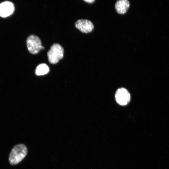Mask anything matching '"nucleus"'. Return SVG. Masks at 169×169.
<instances>
[{
	"instance_id": "f257e3e1",
	"label": "nucleus",
	"mask_w": 169,
	"mask_h": 169,
	"mask_svg": "<svg viewBox=\"0 0 169 169\" xmlns=\"http://www.w3.org/2000/svg\"><path fill=\"white\" fill-rule=\"evenodd\" d=\"M28 152L26 146L22 144L15 146L12 149L9 157L10 164L14 165L19 163L26 156Z\"/></svg>"
},
{
	"instance_id": "f03ea898",
	"label": "nucleus",
	"mask_w": 169,
	"mask_h": 169,
	"mask_svg": "<svg viewBox=\"0 0 169 169\" xmlns=\"http://www.w3.org/2000/svg\"><path fill=\"white\" fill-rule=\"evenodd\" d=\"M64 49L59 44H54L51 47L47 55L49 62L52 64L57 63L64 56Z\"/></svg>"
},
{
	"instance_id": "7ed1b4c3",
	"label": "nucleus",
	"mask_w": 169,
	"mask_h": 169,
	"mask_svg": "<svg viewBox=\"0 0 169 169\" xmlns=\"http://www.w3.org/2000/svg\"><path fill=\"white\" fill-rule=\"evenodd\" d=\"M26 44L28 51L32 54H36L41 49H44L39 38L35 35H31L28 37Z\"/></svg>"
},
{
	"instance_id": "20e7f679",
	"label": "nucleus",
	"mask_w": 169,
	"mask_h": 169,
	"mask_svg": "<svg viewBox=\"0 0 169 169\" xmlns=\"http://www.w3.org/2000/svg\"><path fill=\"white\" fill-rule=\"evenodd\" d=\"M115 97L116 102L121 105H127L131 99L130 93L126 89L123 88H120L117 90Z\"/></svg>"
},
{
	"instance_id": "39448f33",
	"label": "nucleus",
	"mask_w": 169,
	"mask_h": 169,
	"mask_svg": "<svg viewBox=\"0 0 169 169\" xmlns=\"http://www.w3.org/2000/svg\"><path fill=\"white\" fill-rule=\"evenodd\" d=\"M75 27L81 32L85 33L91 32L94 28L92 23L87 19H79L75 23Z\"/></svg>"
},
{
	"instance_id": "423d86ee",
	"label": "nucleus",
	"mask_w": 169,
	"mask_h": 169,
	"mask_svg": "<svg viewBox=\"0 0 169 169\" xmlns=\"http://www.w3.org/2000/svg\"><path fill=\"white\" fill-rule=\"evenodd\" d=\"M14 10L13 4L9 1H5L0 4V16L8 17L12 14Z\"/></svg>"
},
{
	"instance_id": "0eeeda50",
	"label": "nucleus",
	"mask_w": 169,
	"mask_h": 169,
	"mask_svg": "<svg viewBox=\"0 0 169 169\" xmlns=\"http://www.w3.org/2000/svg\"><path fill=\"white\" fill-rule=\"evenodd\" d=\"M130 6L129 2L127 0H119L117 1L115 4L116 12L120 14L125 13Z\"/></svg>"
},
{
	"instance_id": "6e6552de",
	"label": "nucleus",
	"mask_w": 169,
	"mask_h": 169,
	"mask_svg": "<svg viewBox=\"0 0 169 169\" xmlns=\"http://www.w3.org/2000/svg\"><path fill=\"white\" fill-rule=\"evenodd\" d=\"M49 70L48 66L45 64L42 63L37 66L35 69V73L37 75H42L47 74Z\"/></svg>"
},
{
	"instance_id": "1a4fd4ad",
	"label": "nucleus",
	"mask_w": 169,
	"mask_h": 169,
	"mask_svg": "<svg viewBox=\"0 0 169 169\" xmlns=\"http://www.w3.org/2000/svg\"><path fill=\"white\" fill-rule=\"evenodd\" d=\"M95 1V0H84V1H85V2H87V3H93Z\"/></svg>"
}]
</instances>
